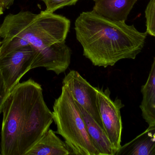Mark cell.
<instances>
[{
  "label": "cell",
  "mask_w": 155,
  "mask_h": 155,
  "mask_svg": "<svg viewBox=\"0 0 155 155\" xmlns=\"http://www.w3.org/2000/svg\"><path fill=\"white\" fill-rule=\"evenodd\" d=\"M74 25L84 56L93 65L104 68L122 59H135L143 48L147 35L134 25L110 20L93 11L81 13Z\"/></svg>",
  "instance_id": "cell-1"
},
{
  "label": "cell",
  "mask_w": 155,
  "mask_h": 155,
  "mask_svg": "<svg viewBox=\"0 0 155 155\" xmlns=\"http://www.w3.org/2000/svg\"><path fill=\"white\" fill-rule=\"evenodd\" d=\"M71 24L65 16L46 10L37 14L29 11L10 14L0 26V57L28 45L35 51L65 41Z\"/></svg>",
  "instance_id": "cell-2"
},
{
  "label": "cell",
  "mask_w": 155,
  "mask_h": 155,
  "mask_svg": "<svg viewBox=\"0 0 155 155\" xmlns=\"http://www.w3.org/2000/svg\"><path fill=\"white\" fill-rule=\"evenodd\" d=\"M55 99L52 112L57 126L56 134L61 136L72 155H100L90 138L79 108L66 86Z\"/></svg>",
  "instance_id": "cell-3"
},
{
  "label": "cell",
  "mask_w": 155,
  "mask_h": 155,
  "mask_svg": "<svg viewBox=\"0 0 155 155\" xmlns=\"http://www.w3.org/2000/svg\"><path fill=\"white\" fill-rule=\"evenodd\" d=\"M39 84L32 79L19 83L11 91L3 110L2 155H19L18 143L27 106Z\"/></svg>",
  "instance_id": "cell-4"
},
{
  "label": "cell",
  "mask_w": 155,
  "mask_h": 155,
  "mask_svg": "<svg viewBox=\"0 0 155 155\" xmlns=\"http://www.w3.org/2000/svg\"><path fill=\"white\" fill-rule=\"evenodd\" d=\"M54 122L52 112L46 105L41 86L38 85L27 106L19 139V155H25Z\"/></svg>",
  "instance_id": "cell-5"
},
{
  "label": "cell",
  "mask_w": 155,
  "mask_h": 155,
  "mask_svg": "<svg viewBox=\"0 0 155 155\" xmlns=\"http://www.w3.org/2000/svg\"><path fill=\"white\" fill-rule=\"evenodd\" d=\"M110 94L109 88L97 87V103L103 128L117 152L121 147L123 130L120 111L124 105L118 98L112 100Z\"/></svg>",
  "instance_id": "cell-6"
},
{
  "label": "cell",
  "mask_w": 155,
  "mask_h": 155,
  "mask_svg": "<svg viewBox=\"0 0 155 155\" xmlns=\"http://www.w3.org/2000/svg\"><path fill=\"white\" fill-rule=\"evenodd\" d=\"M34 52L30 45L19 48L0 57V72L9 92L30 70Z\"/></svg>",
  "instance_id": "cell-7"
},
{
  "label": "cell",
  "mask_w": 155,
  "mask_h": 155,
  "mask_svg": "<svg viewBox=\"0 0 155 155\" xmlns=\"http://www.w3.org/2000/svg\"><path fill=\"white\" fill-rule=\"evenodd\" d=\"M62 83L78 103L103 128L97 103V87L92 86L75 70H71L65 76Z\"/></svg>",
  "instance_id": "cell-8"
},
{
  "label": "cell",
  "mask_w": 155,
  "mask_h": 155,
  "mask_svg": "<svg viewBox=\"0 0 155 155\" xmlns=\"http://www.w3.org/2000/svg\"><path fill=\"white\" fill-rule=\"evenodd\" d=\"M31 70L38 67L45 68L57 75L64 72L70 66L72 51L65 41L55 43L38 51H34Z\"/></svg>",
  "instance_id": "cell-9"
},
{
  "label": "cell",
  "mask_w": 155,
  "mask_h": 155,
  "mask_svg": "<svg viewBox=\"0 0 155 155\" xmlns=\"http://www.w3.org/2000/svg\"><path fill=\"white\" fill-rule=\"evenodd\" d=\"M137 0H95L93 11L113 21L126 22Z\"/></svg>",
  "instance_id": "cell-10"
},
{
  "label": "cell",
  "mask_w": 155,
  "mask_h": 155,
  "mask_svg": "<svg viewBox=\"0 0 155 155\" xmlns=\"http://www.w3.org/2000/svg\"><path fill=\"white\" fill-rule=\"evenodd\" d=\"M76 103L85 123L88 134L98 150L99 155H116V151L102 126L84 108L77 102Z\"/></svg>",
  "instance_id": "cell-11"
},
{
  "label": "cell",
  "mask_w": 155,
  "mask_h": 155,
  "mask_svg": "<svg viewBox=\"0 0 155 155\" xmlns=\"http://www.w3.org/2000/svg\"><path fill=\"white\" fill-rule=\"evenodd\" d=\"M71 150L51 129H48L25 155H69Z\"/></svg>",
  "instance_id": "cell-12"
},
{
  "label": "cell",
  "mask_w": 155,
  "mask_h": 155,
  "mask_svg": "<svg viewBox=\"0 0 155 155\" xmlns=\"http://www.w3.org/2000/svg\"><path fill=\"white\" fill-rule=\"evenodd\" d=\"M155 151V126L121 146L116 155H154Z\"/></svg>",
  "instance_id": "cell-13"
},
{
  "label": "cell",
  "mask_w": 155,
  "mask_h": 155,
  "mask_svg": "<svg viewBox=\"0 0 155 155\" xmlns=\"http://www.w3.org/2000/svg\"><path fill=\"white\" fill-rule=\"evenodd\" d=\"M143 99L140 106L142 116L148 125V127L155 126V57L149 76L142 86Z\"/></svg>",
  "instance_id": "cell-14"
},
{
  "label": "cell",
  "mask_w": 155,
  "mask_h": 155,
  "mask_svg": "<svg viewBox=\"0 0 155 155\" xmlns=\"http://www.w3.org/2000/svg\"><path fill=\"white\" fill-rule=\"evenodd\" d=\"M146 32L155 37V0H150L145 11Z\"/></svg>",
  "instance_id": "cell-15"
},
{
  "label": "cell",
  "mask_w": 155,
  "mask_h": 155,
  "mask_svg": "<svg viewBox=\"0 0 155 155\" xmlns=\"http://www.w3.org/2000/svg\"><path fill=\"white\" fill-rule=\"evenodd\" d=\"M46 6V11L54 13L56 10L66 6L75 5L78 0H41Z\"/></svg>",
  "instance_id": "cell-16"
},
{
  "label": "cell",
  "mask_w": 155,
  "mask_h": 155,
  "mask_svg": "<svg viewBox=\"0 0 155 155\" xmlns=\"http://www.w3.org/2000/svg\"><path fill=\"white\" fill-rule=\"evenodd\" d=\"M10 93L7 90L2 73L0 72V114L3 112L5 102Z\"/></svg>",
  "instance_id": "cell-17"
},
{
  "label": "cell",
  "mask_w": 155,
  "mask_h": 155,
  "mask_svg": "<svg viewBox=\"0 0 155 155\" xmlns=\"http://www.w3.org/2000/svg\"><path fill=\"white\" fill-rule=\"evenodd\" d=\"M14 2V0H0V5L3 9H9Z\"/></svg>",
  "instance_id": "cell-18"
},
{
  "label": "cell",
  "mask_w": 155,
  "mask_h": 155,
  "mask_svg": "<svg viewBox=\"0 0 155 155\" xmlns=\"http://www.w3.org/2000/svg\"><path fill=\"white\" fill-rule=\"evenodd\" d=\"M3 14V8L0 5V15Z\"/></svg>",
  "instance_id": "cell-19"
},
{
  "label": "cell",
  "mask_w": 155,
  "mask_h": 155,
  "mask_svg": "<svg viewBox=\"0 0 155 155\" xmlns=\"http://www.w3.org/2000/svg\"><path fill=\"white\" fill-rule=\"evenodd\" d=\"M0 46H1V41H0Z\"/></svg>",
  "instance_id": "cell-20"
},
{
  "label": "cell",
  "mask_w": 155,
  "mask_h": 155,
  "mask_svg": "<svg viewBox=\"0 0 155 155\" xmlns=\"http://www.w3.org/2000/svg\"><path fill=\"white\" fill-rule=\"evenodd\" d=\"M93 1H95V0H93Z\"/></svg>",
  "instance_id": "cell-21"
},
{
  "label": "cell",
  "mask_w": 155,
  "mask_h": 155,
  "mask_svg": "<svg viewBox=\"0 0 155 155\" xmlns=\"http://www.w3.org/2000/svg\"><path fill=\"white\" fill-rule=\"evenodd\" d=\"M154 155H155V153H154Z\"/></svg>",
  "instance_id": "cell-22"
},
{
  "label": "cell",
  "mask_w": 155,
  "mask_h": 155,
  "mask_svg": "<svg viewBox=\"0 0 155 155\" xmlns=\"http://www.w3.org/2000/svg\"><path fill=\"white\" fill-rule=\"evenodd\" d=\"M1 153H0V155H1Z\"/></svg>",
  "instance_id": "cell-23"
}]
</instances>
